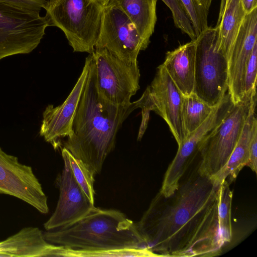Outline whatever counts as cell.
I'll return each instance as SVG.
<instances>
[{
  "label": "cell",
  "mask_w": 257,
  "mask_h": 257,
  "mask_svg": "<svg viewBox=\"0 0 257 257\" xmlns=\"http://www.w3.org/2000/svg\"><path fill=\"white\" fill-rule=\"evenodd\" d=\"M221 183L197 174L165 197L160 192L136 224L160 256H214L225 245L218 222Z\"/></svg>",
  "instance_id": "6da1fadb"
},
{
  "label": "cell",
  "mask_w": 257,
  "mask_h": 257,
  "mask_svg": "<svg viewBox=\"0 0 257 257\" xmlns=\"http://www.w3.org/2000/svg\"><path fill=\"white\" fill-rule=\"evenodd\" d=\"M137 108L136 101L127 106L117 105L99 95L92 57L73 121L72 134L64 142L63 147L95 175L100 173L106 158L115 147L118 130Z\"/></svg>",
  "instance_id": "7a4b0ae2"
},
{
  "label": "cell",
  "mask_w": 257,
  "mask_h": 257,
  "mask_svg": "<svg viewBox=\"0 0 257 257\" xmlns=\"http://www.w3.org/2000/svg\"><path fill=\"white\" fill-rule=\"evenodd\" d=\"M43 235L48 242L79 249L147 248L136 224L123 213L95 206L77 221Z\"/></svg>",
  "instance_id": "3957f363"
},
{
  "label": "cell",
  "mask_w": 257,
  "mask_h": 257,
  "mask_svg": "<svg viewBox=\"0 0 257 257\" xmlns=\"http://www.w3.org/2000/svg\"><path fill=\"white\" fill-rule=\"evenodd\" d=\"M50 26L59 28L74 52L92 53L104 7L95 0H48L43 8Z\"/></svg>",
  "instance_id": "277c9868"
},
{
  "label": "cell",
  "mask_w": 257,
  "mask_h": 257,
  "mask_svg": "<svg viewBox=\"0 0 257 257\" xmlns=\"http://www.w3.org/2000/svg\"><path fill=\"white\" fill-rule=\"evenodd\" d=\"M194 41L196 53L193 93L214 107L228 92L227 60L217 49V28L208 27Z\"/></svg>",
  "instance_id": "5b68a950"
},
{
  "label": "cell",
  "mask_w": 257,
  "mask_h": 257,
  "mask_svg": "<svg viewBox=\"0 0 257 257\" xmlns=\"http://www.w3.org/2000/svg\"><path fill=\"white\" fill-rule=\"evenodd\" d=\"M40 13L0 2V60L38 47L50 26Z\"/></svg>",
  "instance_id": "8992f818"
},
{
  "label": "cell",
  "mask_w": 257,
  "mask_h": 257,
  "mask_svg": "<svg viewBox=\"0 0 257 257\" xmlns=\"http://www.w3.org/2000/svg\"><path fill=\"white\" fill-rule=\"evenodd\" d=\"M250 98L233 104L221 123L200 144L198 152L201 161L197 170L200 175L211 178L226 164L248 116Z\"/></svg>",
  "instance_id": "52a82bcc"
},
{
  "label": "cell",
  "mask_w": 257,
  "mask_h": 257,
  "mask_svg": "<svg viewBox=\"0 0 257 257\" xmlns=\"http://www.w3.org/2000/svg\"><path fill=\"white\" fill-rule=\"evenodd\" d=\"M92 55L99 95L115 105H131L132 97L140 88L138 63H126L105 49H95Z\"/></svg>",
  "instance_id": "ba28073f"
},
{
  "label": "cell",
  "mask_w": 257,
  "mask_h": 257,
  "mask_svg": "<svg viewBox=\"0 0 257 257\" xmlns=\"http://www.w3.org/2000/svg\"><path fill=\"white\" fill-rule=\"evenodd\" d=\"M147 47L128 17L112 5L104 7L99 36L95 49H105L128 63H137L141 51Z\"/></svg>",
  "instance_id": "9c48e42d"
},
{
  "label": "cell",
  "mask_w": 257,
  "mask_h": 257,
  "mask_svg": "<svg viewBox=\"0 0 257 257\" xmlns=\"http://www.w3.org/2000/svg\"><path fill=\"white\" fill-rule=\"evenodd\" d=\"M17 197L42 213L49 211L47 198L41 184L29 166L0 148V194Z\"/></svg>",
  "instance_id": "30bf717a"
},
{
  "label": "cell",
  "mask_w": 257,
  "mask_h": 257,
  "mask_svg": "<svg viewBox=\"0 0 257 257\" xmlns=\"http://www.w3.org/2000/svg\"><path fill=\"white\" fill-rule=\"evenodd\" d=\"M61 152L64 167L57 179L59 198L55 211L44 224L46 230L71 224L85 215L94 206L77 182L64 147Z\"/></svg>",
  "instance_id": "8fae6325"
},
{
  "label": "cell",
  "mask_w": 257,
  "mask_h": 257,
  "mask_svg": "<svg viewBox=\"0 0 257 257\" xmlns=\"http://www.w3.org/2000/svg\"><path fill=\"white\" fill-rule=\"evenodd\" d=\"M92 53L85 58L82 71L73 88L61 104L54 106L48 105L43 112V119L39 134L55 149L62 145L60 139L72 134L73 121L86 83Z\"/></svg>",
  "instance_id": "7c38bea8"
},
{
  "label": "cell",
  "mask_w": 257,
  "mask_h": 257,
  "mask_svg": "<svg viewBox=\"0 0 257 257\" xmlns=\"http://www.w3.org/2000/svg\"><path fill=\"white\" fill-rule=\"evenodd\" d=\"M155 112L167 123L178 146L187 137L182 113L183 94L164 65H159L151 84L147 87Z\"/></svg>",
  "instance_id": "4fadbf2b"
},
{
  "label": "cell",
  "mask_w": 257,
  "mask_h": 257,
  "mask_svg": "<svg viewBox=\"0 0 257 257\" xmlns=\"http://www.w3.org/2000/svg\"><path fill=\"white\" fill-rule=\"evenodd\" d=\"M257 8L246 14L228 60V87L233 104L244 100L246 66L256 43Z\"/></svg>",
  "instance_id": "5bb4252c"
},
{
  "label": "cell",
  "mask_w": 257,
  "mask_h": 257,
  "mask_svg": "<svg viewBox=\"0 0 257 257\" xmlns=\"http://www.w3.org/2000/svg\"><path fill=\"white\" fill-rule=\"evenodd\" d=\"M196 43L191 41L168 51L163 63L174 84L184 96L193 92Z\"/></svg>",
  "instance_id": "9a60e30c"
},
{
  "label": "cell",
  "mask_w": 257,
  "mask_h": 257,
  "mask_svg": "<svg viewBox=\"0 0 257 257\" xmlns=\"http://www.w3.org/2000/svg\"><path fill=\"white\" fill-rule=\"evenodd\" d=\"M233 103L228 92L216 105L208 117L197 129L188 134L178 145L177 152L173 159L180 168H186L198 152L200 144L225 117Z\"/></svg>",
  "instance_id": "2e32d148"
},
{
  "label": "cell",
  "mask_w": 257,
  "mask_h": 257,
  "mask_svg": "<svg viewBox=\"0 0 257 257\" xmlns=\"http://www.w3.org/2000/svg\"><path fill=\"white\" fill-rule=\"evenodd\" d=\"M256 104V94L251 97L248 116L239 140L228 161L220 172L211 178L218 183H221L227 178L229 183L232 182L248 163L250 141L254 133L257 130Z\"/></svg>",
  "instance_id": "e0dca14e"
},
{
  "label": "cell",
  "mask_w": 257,
  "mask_h": 257,
  "mask_svg": "<svg viewBox=\"0 0 257 257\" xmlns=\"http://www.w3.org/2000/svg\"><path fill=\"white\" fill-rule=\"evenodd\" d=\"M53 245L38 228L25 227L0 241V256H49Z\"/></svg>",
  "instance_id": "ac0fdd59"
},
{
  "label": "cell",
  "mask_w": 257,
  "mask_h": 257,
  "mask_svg": "<svg viewBox=\"0 0 257 257\" xmlns=\"http://www.w3.org/2000/svg\"><path fill=\"white\" fill-rule=\"evenodd\" d=\"M157 1L109 0L107 5L117 7L128 17L148 47L157 22Z\"/></svg>",
  "instance_id": "d6986e66"
},
{
  "label": "cell",
  "mask_w": 257,
  "mask_h": 257,
  "mask_svg": "<svg viewBox=\"0 0 257 257\" xmlns=\"http://www.w3.org/2000/svg\"><path fill=\"white\" fill-rule=\"evenodd\" d=\"M245 14L240 0H227L218 18L217 49L227 61Z\"/></svg>",
  "instance_id": "ffe728a7"
},
{
  "label": "cell",
  "mask_w": 257,
  "mask_h": 257,
  "mask_svg": "<svg viewBox=\"0 0 257 257\" xmlns=\"http://www.w3.org/2000/svg\"><path fill=\"white\" fill-rule=\"evenodd\" d=\"M50 256L87 257V256H114V257H144L160 256L147 248H127L111 250H84L70 248L62 245H54Z\"/></svg>",
  "instance_id": "44dd1931"
},
{
  "label": "cell",
  "mask_w": 257,
  "mask_h": 257,
  "mask_svg": "<svg viewBox=\"0 0 257 257\" xmlns=\"http://www.w3.org/2000/svg\"><path fill=\"white\" fill-rule=\"evenodd\" d=\"M215 106H211L193 93L188 96L183 95L182 113L187 135L192 133L202 124Z\"/></svg>",
  "instance_id": "7402d4cb"
},
{
  "label": "cell",
  "mask_w": 257,
  "mask_h": 257,
  "mask_svg": "<svg viewBox=\"0 0 257 257\" xmlns=\"http://www.w3.org/2000/svg\"><path fill=\"white\" fill-rule=\"evenodd\" d=\"M232 199V192L230 189L229 183L226 179L224 180L220 185L218 222L223 237L227 244L231 241L232 238L231 222Z\"/></svg>",
  "instance_id": "603a6c76"
},
{
  "label": "cell",
  "mask_w": 257,
  "mask_h": 257,
  "mask_svg": "<svg viewBox=\"0 0 257 257\" xmlns=\"http://www.w3.org/2000/svg\"><path fill=\"white\" fill-rule=\"evenodd\" d=\"M73 174L78 184L92 203H94L93 188L95 174L81 160L74 157L65 148Z\"/></svg>",
  "instance_id": "cb8c5ba5"
},
{
  "label": "cell",
  "mask_w": 257,
  "mask_h": 257,
  "mask_svg": "<svg viewBox=\"0 0 257 257\" xmlns=\"http://www.w3.org/2000/svg\"><path fill=\"white\" fill-rule=\"evenodd\" d=\"M191 22L197 37L209 27L208 12L200 0H180Z\"/></svg>",
  "instance_id": "d4e9b609"
},
{
  "label": "cell",
  "mask_w": 257,
  "mask_h": 257,
  "mask_svg": "<svg viewBox=\"0 0 257 257\" xmlns=\"http://www.w3.org/2000/svg\"><path fill=\"white\" fill-rule=\"evenodd\" d=\"M170 10L175 27L187 34L192 41L197 37L191 22L180 0H162Z\"/></svg>",
  "instance_id": "484cf974"
},
{
  "label": "cell",
  "mask_w": 257,
  "mask_h": 257,
  "mask_svg": "<svg viewBox=\"0 0 257 257\" xmlns=\"http://www.w3.org/2000/svg\"><path fill=\"white\" fill-rule=\"evenodd\" d=\"M256 63L257 43L254 46L246 68L244 86V100L249 99L253 94L256 93Z\"/></svg>",
  "instance_id": "4316f807"
},
{
  "label": "cell",
  "mask_w": 257,
  "mask_h": 257,
  "mask_svg": "<svg viewBox=\"0 0 257 257\" xmlns=\"http://www.w3.org/2000/svg\"><path fill=\"white\" fill-rule=\"evenodd\" d=\"M136 102L138 108L142 109V121L138 136V140L140 141L147 128L150 113L151 111H155V108L147 89Z\"/></svg>",
  "instance_id": "83f0119b"
},
{
  "label": "cell",
  "mask_w": 257,
  "mask_h": 257,
  "mask_svg": "<svg viewBox=\"0 0 257 257\" xmlns=\"http://www.w3.org/2000/svg\"><path fill=\"white\" fill-rule=\"evenodd\" d=\"M46 1V0H0V2L40 12L43 9Z\"/></svg>",
  "instance_id": "f1b7e54d"
},
{
  "label": "cell",
  "mask_w": 257,
  "mask_h": 257,
  "mask_svg": "<svg viewBox=\"0 0 257 257\" xmlns=\"http://www.w3.org/2000/svg\"><path fill=\"white\" fill-rule=\"evenodd\" d=\"M250 169L256 173L257 170V130L254 133L251 138L249 148L248 161L246 165Z\"/></svg>",
  "instance_id": "f546056e"
},
{
  "label": "cell",
  "mask_w": 257,
  "mask_h": 257,
  "mask_svg": "<svg viewBox=\"0 0 257 257\" xmlns=\"http://www.w3.org/2000/svg\"><path fill=\"white\" fill-rule=\"evenodd\" d=\"M240 2L246 14L257 8V0H240Z\"/></svg>",
  "instance_id": "4dcf8cb0"
},
{
  "label": "cell",
  "mask_w": 257,
  "mask_h": 257,
  "mask_svg": "<svg viewBox=\"0 0 257 257\" xmlns=\"http://www.w3.org/2000/svg\"><path fill=\"white\" fill-rule=\"evenodd\" d=\"M204 6V7L206 8V10L209 11V9L210 7L211 3L213 0H200Z\"/></svg>",
  "instance_id": "1f68e13d"
},
{
  "label": "cell",
  "mask_w": 257,
  "mask_h": 257,
  "mask_svg": "<svg viewBox=\"0 0 257 257\" xmlns=\"http://www.w3.org/2000/svg\"><path fill=\"white\" fill-rule=\"evenodd\" d=\"M227 0H221L218 17L220 16Z\"/></svg>",
  "instance_id": "d6a6232c"
},
{
  "label": "cell",
  "mask_w": 257,
  "mask_h": 257,
  "mask_svg": "<svg viewBox=\"0 0 257 257\" xmlns=\"http://www.w3.org/2000/svg\"><path fill=\"white\" fill-rule=\"evenodd\" d=\"M104 7L106 6L109 0H95Z\"/></svg>",
  "instance_id": "836d02e7"
}]
</instances>
